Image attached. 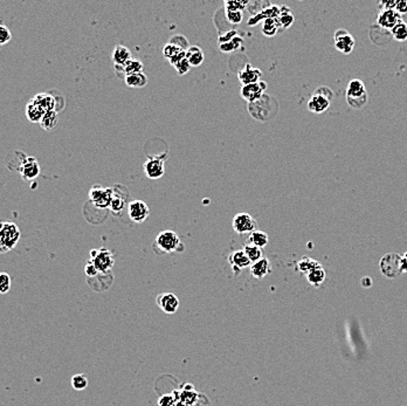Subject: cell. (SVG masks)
I'll return each mask as SVG.
<instances>
[{
  "label": "cell",
  "mask_w": 407,
  "mask_h": 406,
  "mask_svg": "<svg viewBox=\"0 0 407 406\" xmlns=\"http://www.w3.org/2000/svg\"><path fill=\"white\" fill-rule=\"evenodd\" d=\"M368 100L369 96L364 82L359 78L350 81L346 88V102L349 106L353 109H362L368 103Z\"/></svg>",
  "instance_id": "1"
},
{
  "label": "cell",
  "mask_w": 407,
  "mask_h": 406,
  "mask_svg": "<svg viewBox=\"0 0 407 406\" xmlns=\"http://www.w3.org/2000/svg\"><path fill=\"white\" fill-rule=\"evenodd\" d=\"M20 237L21 233L17 224L0 221V253L13 250Z\"/></svg>",
  "instance_id": "2"
},
{
  "label": "cell",
  "mask_w": 407,
  "mask_h": 406,
  "mask_svg": "<svg viewBox=\"0 0 407 406\" xmlns=\"http://www.w3.org/2000/svg\"><path fill=\"white\" fill-rule=\"evenodd\" d=\"M333 99V90L328 87H320L314 91L308 101V109L314 114H322L327 111Z\"/></svg>",
  "instance_id": "3"
},
{
  "label": "cell",
  "mask_w": 407,
  "mask_h": 406,
  "mask_svg": "<svg viewBox=\"0 0 407 406\" xmlns=\"http://www.w3.org/2000/svg\"><path fill=\"white\" fill-rule=\"evenodd\" d=\"M379 269L384 276L396 279L402 275V257L397 253H387L379 261Z\"/></svg>",
  "instance_id": "4"
},
{
  "label": "cell",
  "mask_w": 407,
  "mask_h": 406,
  "mask_svg": "<svg viewBox=\"0 0 407 406\" xmlns=\"http://www.w3.org/2000/svg\"><path fill=\"white\" fill-rule=\"evenodd\" d=\"M90 261L95 265L97 270L101 274L109 273L115 265L112 253L107 248H100V250H91Z\"/></svg>",
  "instance_id": "5"
},
{
  "label": "cell",
  "mask_w": 407,
  "mask_h": 406,
  "mask_svg": "<svg viewBox=\"0 0 407 406\" xmlns=\"http://www.w3.org/2000/svg\"><path fill=\"white\" fill-rule=\"evenodd\" d=\"M154 244H156V247L159 248L164 253H172V252L178 251L182 242L176 232L166 229V231L160 232L157 235Z\"/></svg>",
  "instance_id": "6"
},
{
  "label": "cell",
  "mask_w": 407,
  "mask_h": 406,
  "mask_svg": "<svg viewBox=\"0 0 407 406\" xmlns=\"http://www.w3.org/2000/svg\"><path fill=\"white\" fill-rule=\"evenodd\" d=\"M113 190L110 187H103L101 185H95L89 191V200L93 205L99 209H108L113 197Z\"/></svg>",
  "instance_id": "7"
},
{
  "label": "cell",
  "mask_w": 407,
  "mask_h": 406,
  "mask_svg": "<svg viewBox=\"0 0 407 406\" xmlns=\"http://www.w3.org/2000/svg\"><path fill=\"white\" fill-rule=\"evenodd\" d=\"M333 43H335L336 49L338 52L348 55L350 53H352L356 41L355 37L351 36L349 31H346L345 28H338L333 34Z\"/></svg>",
  "instance_id": "8"
},
{
  "label": "cell",
  "mask_w": 407,
  "mask_h": 406,
  "mask_svg": "<svg viewBox=\"0 0 407 406\" xmlns=\"http://www.w3.org/2000/svg\"><path fill=\"white\" fill-rule=\"evenodd\" d=\"M232 226L238 234H251L252 232L257 231L258 221L249 213H238L233 218Z\"/></svg>",
  "instance_id": "9"
},
{
  "label": "cell",
  "mask_w": 407,
  "mask_h": 406,
  "mask_svg": "<svg viewBox=\"0 0 407 406\" xmlns=\"http://www.w3.org/2000/svg\"><path fill=\"white\" fill-rule=\"evenodd\" d=\"M144 174L150 179H159L165 174V155L149 157L143 165Z\"/></svg>",
  "instance_id": "10"
},
{
  "label": "cell",
  "mask_w": 407,
  "mask_h": 406,
  "mask_svg": "<svg viewBox=\"0 0 407 406\" xmlns=\"http://www.w3.org/2000/svg\"><path fill=\"white\" fill-rule=\"evenodd\" d=\"M17 170L20 172L21 177H23L25 181H34L41 172L40 164L36 157L28 156H25L24 159L20 160Z\"/></svg>",
  "instance_id": "11"
},
{
  "label": "cell",
  "mask_w": 407,
  "mask_h": 406,
  "mask_svg": "<svg viewBox=\"0 0 407 406\" xmlns=\"http://www.w3.org/2000/svg\"><path fill=\"white\" fill-rule=\"evenodd\" d=\"M128 215L132 221L140 224L148 219L150 215V209L143 200H132L128 205Z\"/></svg>",
  "instance_id": "12"
},
{
  "label": "cell",
  "mask_w": 407,
  "mask_h": 406,
  "mask_svg": "<svg viewBox=\"0 0 407 406\" xmlns=\"http://www.w3.org/2000/svg\"><path fill=\"white\" fill-rule=\"evenodd\" d=\"M400 21H403L402 15L396 9H381L377 18V24L384 30L389 31H392Z\"/></svg>",
  "instance_id": "13"
},
{
  "label": "cell",
  "mask_w": 407,
  "mask_h": 406,
  "mask_svg": "<svg viewBox=\"0 0 407 406\" xmlns=\"http://www.w3.org/2000/svg\"><path fill=\"white\" fill-rule=\"evenodd\" d=\"M157 304L165 314H175L178 310L179 298L173 293H160L156 298Z\"/></svg>",
  "instance_id": "14"
},
{
  "label": "cell",
  "mask_w": 407,
  "mask_h": 406,
  "mask_svg": "<svg viewBox=\"0 0 407 406\" xmlns=\"http://www.w3.org/2000/svg\"><path fill=\"white\" fill-rule=\"evenodd\" d=\"M267 90V83L263 81H259L258 83L247 84V86H242L241 88V96L245 99L248 103H253L259 99H261Z\"/></svg>",
  "instance_id": "15"
},
{
  "label": "cell",
  "mask_w": 407,
  "mask_h": 406,
  "mask_svg": "<svg viewBox=\"0 0 407 406\" xmlns=\"http://www.w3.org/2000/svg\"><path fill=\"white\" fill-rule=\"evenodd\" d=\"M261 76H262L261 69L254 68L253 66L249 64L246 65L244 69H241L238 73V78L240 82L242 83V86L258 83L259 81H261Z\"/></svg>",
  "instance_id": "16"
},
{
  "label": "cell",
  "mask_w": 407,
  "mask_h": 406,
  "mask_svg": "<svg viewBox=\"0 0 407 406\" xmlns=\"http://www.w3.org/2000/svg\"><path fill=\"white\" fill-rule=\"evenodd\" d=\"M228 262H229V265L232 266V268L235 270V274H238V272L240 273L242 269L247 268V267H251L252 265V262L249 261L247 256L245 254L244 250L235 251V252H233L232 254H229Z\"/></svg>",
  "instance_id": "17"
},
{
  "label": "cell",
  "mask_w": 407,
  "mask_h": 406,
  "mask_svg": "<svg viewBox=\"0 0 407 406\" xmlns=\"http://www.w3.org/2000/svg\"><path fill=\"white\" fill-rule=\"evenodd\" d=\"M271 272V266L269 260L267 258H262L261 260L251 265V274L255 279H263Z\"/></svg>",
  "instance_id": "18"
},
{
  "label": "cell",
  "mask_w": 407,
  "mask_h": 406,
  "mask_svg": "<svg viewBox=\"0 0 407 406\" xmlns=\"http://www.w3.org/2000/svg\"><path fill=\"white\" fill-rule=\"evenodd\" d=\"M173 396H175L177 402L182 401V402L186 403V404L192 406V404H194L195 401H197L198 392L194 391L193 385H191V384H187V385H185L184 388H183L182 391L173 392Z\"/></svg>",
  "instance_id": "19"
},
{
  "label": "cell",
  "mask_w": 407,
  "mask_h": 406,
  "mask_svg": "<svg viewBox=\"0 0 407 406\" xmlns=\"http://www.w3.org/2000/svg\"><path fill=\"white\" fill-rule=\"evenodd\" d=\"M131 56L132 55H131L130 49L127 48L125 46L118 45L113 48L111 59L115 66H117V67H123V66L127 64L128 61H130V60L132 59Z\"/></svg>",
  "instance_id": "20"
},
{
  "label": "cell",
  "mask_w": 407,
  "mask_h": 406,
  "mask_svg": "<svg viewBox=\"0 0 407 406\" xmlns=\"http://www.w3.org/2000/svg\"><path fill=\"white\" fill-rule=\"evenodd\" d=\"M25 112H26V117L28 121L32 122V123H40L43 115H45V111L39 106L36 105L32 100L26 105Z\"/></svg>",
  "instance_id": "21"
},
{
  "label": "cell",
  "mask_w": 407,
  "mask_h": 406,
  "mask_svg": "<svg viewBox=\"0 0 407 406\" xmlns=\"http://www.w3.org/2000/svg\"><path fill=\"white\" fill-rule=\"evenodd\" d=\"M32 101L36 105L40 107L43 111H50V110H55V100L52 95H48V94L45 93H40L36 95L32 99Z\"/></svg>",
  "instance_id": "22"
},
{
  "label": "cell",
  "mask_w": 407,
  "mask_h": 406,
  "mask_svg": "<svg viewBox=\"0 0 407 406\" xmlns=\"http://www.w3.org/2000/svg\"><path fill=\"white\" fill-rule=\"evenodd\" d=\"M186 59L191 67H198L204 62L205 55L203 50L198 46H190V48L186 50Z\"/></svg>",
  "instance_id": "23"
},
{
  "label": "cell",
  "mask_w": 407,
  "mask_h": 406,
  "mask_svg": "<svg viewBox=\"0 0 407 406\" xmlns=\"http://www.w3.org/2000/svg\"><path fill=\"white\" fill-rule=\"evenodd\" d=\"M118 69L119 73H122L125 75V76H128V75H134V74H138V73H143L144 71V65L142 64L140 60H135V59H131L130 61H128L127 64H125L123 67H117L116 66V71Z\"/></svg>",
  "instance_id": "24"
},
{
  "label": "cell",
  "mask_w": 407,
  "mask_h": 406,
  "mask_svg": "<svg viewBox=\"0 0 407 406\" xmlns=\"http://www.w3.org/2000/svg\"><path fill=\"white\" fill-rule=\"evenodd\" d=\"M59 123V116L56 110H50V111L45 112L42 119H41L40 125L43 130L46 131H52L56 128V125Z\"/></svg>",
  "instance_id": "25"
},
{
  "label": "cell",
  "mask_w": 407,
  "mask_h": 406,
  "mask_svg": "<svg viewBox=\"0 0 407 406\" xmlns=\"http://www.w3.org/2000/svg\"><path fill=\"white\" fill-rule=\"evenodd\" d=\"M248 241L249 245H253V246H257L262 250V248L266 247L268 244V235L266 232L257 229V231L252 232L251 234H249Z\"/></svg>",
  "instance_id": "26"
},
{
  "label": "cell",
  "mask_w": 407,
  "mask_h": 406,
  "mask_svg": "<svg viewBox=\"0 0 407 406\" xmlns=\"http://www.w3.org/2000/svg\"><path fill=\"white\" fill-rule=\"evenodd\" d=\"M307 280L310 285L315 286V287H320L322 283L326 280V272H324L323 267L320 266L317 268L312 269L311 272H309L307 275Z\"/></svg>",
  "instance_id": "27"
},
{
  "label": "cell",
  "mask_w": 407,
  "mask_h": 406,
  "mask_svg": "<svg viewBox=\"0 0 407 406\" xmlns=\"http://www.w3.org/2000/svg\"><path fill=\"white\" fill-rule=\"evenodd\" d=\"M125 84L130 88H143L148 84V77L144 73H138L125 76Z\"/></svg>",
  "instance_id": "28"
},
{
  "label": "cell",
  "mask_w": 407,
  "mask_h": 406,
  "mask_svg": "<svg viewBox=\"0 0 407 406\" xmlns=\"http://www.w3.org/2000/svg\"><path fill=\"white\" fill-rule=\"evenodd\" d=\"M277 24H279L280 27L285 28V30L289 28L294 24V17L290 13L289 7H286V6L280 7V15L277 18Z\"/></svg>",
  "instance_id": "29"
},
{
  "label": "cell",
  "mask_w": 407,
  "mask_h": 406,
  "mask_svg": "<svg viewBox=\"0 0 407 406\" xmlns=\"http://www.w3.org/2000/svg\"><path fill=\"white\" fill-rule=\"evenodd\" d=\"M320 266H321V263L318 262V261L312 260V259H310V258H308V257L302 258V259L299 260L298 262H297V269H298L301 273L305 274V275H307V274H308L309 272H311L312 269L317 268V267H320Z\"/></svg>",
  "instance_id": "30"
},
{
  "label": "cell",
  "mask_w": 407,
  "mask_h": 406,
  "mask_svg": "<svg viewBox=\"0 0 407 406\" xmlns=\"http://www.w3.org/2000/svg\"><path fill=\"white\" fill-rule=\"evenodd\" d=\"M244 252L252 263L257 262V261L261 260L263 258L262 250L257 246H253V245H249V244L246 245V246L244 247Z\"/></svg>",
  "instance_id": "31"
},
{
  "label": "cell",
  "mask_w": 407,
  "mask_h": 406,
  "mask_svg": "<svg viewBox=\"0 0 407 406\" xmlns=\"http://www.w3.org/2000/svg\"><path fill=\"white\" fill-rule=\"evenodd\" d=\"M392 37L397 41H406L407 40V24L405 21H400L398 25H396L392 31Z\"/></svg>",
  "instance_id": "32"
},
{
  "label": "cell",
  "mask_w": 407,
  "mask_h": 406,
  "mask_svg": "<svg viewBox=\"0 0 407 406\" xmlns=\"http://www.w3.org/2000/svg\"><path fill=\"white\" fill-rule=\"evenodd\" d=\"M277 19H267L262 23V33L266 37H274L277 33Z\"/></svg>",
  "instance_id": "33"
},
{
  "label": "cell",
  "mask_w": 407,
  "mask_h": 406,
  "mask_svg": "<svg viewBox=\"0 0 407 406\" xmlns=\"http://www.w3.org/2000/svg\"><path fill=\"white\" fill-rule=\"evenodd\" d=\"M72 386L73 389L77 390V391H82L88 386V378L86 374L83 373H76L72 377Z\"/></svg>",
  "instance_id": "34"
},
{
  "label": "cell",
  "mask_w": 407,
  "mask_h": 406,
  "mask_svg": "<svg viewBox=\"0 0 407 406\" xmlns=\"http://www.w3.org/2000/svg\"><path fill=\"white\" fill-rule=\"evenodd\" d=\"M182 52H184V50H183L182 48H179L178 46L173 45V43H170V42H168L165 46L163 47V55H164V58L168 59L169 61H170V60H171V59L176 58V56L178 55V54H181Z\"/></svg>",
  "instance_id": "35"
},
{
  "label": "cell",
  "mask_w": 407,
  "mask_h": 406,
  "mask_svg": "<svg viewBox=\"0 0 407 406\" xmlns=\"http://www.w3.org/2000/svg\"><path fill=\"white\" fill-rule=\"evenodd\" d=\"M12 279L7 273L0 272V294H7L11 289Z\"/></svg>",
  "instance_id": "36"
},
{
  "label": "cell",
  "mask_w": 407,
  "mask_h": 406,
  "mask_svg": "<svg viewBox=\"0 0 407 406\" xmlns=\"http://www.w3.org/2000/svg\"><path fill=\"white\" fill-rule=\"evenodd\" d=\"M225 9L226 11H244L246 6L248 5L247 1H240V0H229V1H225Z\"/></svg>",
  "instance_id": "37"
},
{
  "label": "cell",
  "mask_w": 407,
  "mask_h": 406,
  "mask_svg": "<svg viewBox=\"0 0 407 406\" xmlns=\"http://www.w3.org/2000/svg\"><path fill=\"white\" fill-rule=\"evenodd\" d=\"M242 40L239 39V37H234V39L232 40V41L229 42H223V43H219V48L222 52L223 53H229V52H233V50H235L238 47L240 46V43H241Z\"/></svg>",
  "instance_id": "38"
},
{
  "label": "cell",
  "mask_w": 407,
  "mask_h": 406,
  "mask_svg": "<svg viewBox=\"0 0 407 406\" xmlns=\"http://www.w3.org/2000/svg\"><path fill=\"white\" fill-rule=\"evenodd\" d=\"M125 206V203H124V199H123L122 197L119 196H116V194H113L112 199H111V203H110V206L109 209L112 211V212H121V211L124 209Z\"/></svg>",
  "instance_id": "39"
},
{
  "label": "cell",
  "mask_w": 407,
  "mask_h": 406,
  "mask_svg": "<svg viewBox=\"0 0 407 406\" xmlns=\"http://www.w3.org/2000/svg\"><path fill=\"white\" fill-rule=\"evenodd\" d=\"M170 43H173V45H176V46H178L179 48H182L183 50H187L188 48H190V46H188V42H187V40H186V37H183V36H175V37H171V40H170L169 41Z\"/></svg>",
  "instance_id": "40"
},
{
  "label": "cell",
  "mask_w": 407,
  "mask_h": 406,
  "mask_svg": "<svg viewBox=\"0 0 407 406\" xmlns=\"http://www.w3.org/2000/svg\"><path fill=\"white\" fill-rule=\"evenodd\" d=\"M173 67H175V69L177 71V73H178L179 75H184V74H186V73H188V71H190V69L192 68L191 65L188 64V61H187V59H186V56H185V58L183 59V60H181V61H179L178 64H176L175 66H173Z\"/></svg>",
  "instance_id": "41"
},
{
  "label": "cell",
  "mask_w": 407,
  "mask_h": 406,
  "mask_svg": "<svg viewBox=\"0 0 407 406\" xmlns=\"http://www.w3.org/2000/svg\"><path fill=\"white\" fill-rule=\"evenodd\" d=\"M12 33L7 27L4 25H0V47L6 45V43L11 41Z\"/></svg>",
  "instance_id": "42"
},
{
  "label": "cell",
  "mask_w": 407,
  "mask_h": 406,
  "mask_svg": "<svg viewBox=\"0 0 407 406\" xmlns=\"http://www.w3.org/2000/svg\"><path fill=\"white\" fill-rule=\"evenodd\" d=\"M226 17L229 23L240 24L244 18V13L241 11H226Z\"/></svg>",
  "instance_id": "43"
},
{
  "label": "cell",
  "mask_w": 407,
  "mask_h": 406,
  "mask_svg": "<svg viewBox=\"0 0 407 406\" xmlns=\"http://www.w3.org/2000/svg\"><path fill=\"white\" fill-rule=\"evenodd\" d=\"M177 399L173 395H163L158 399V406H176Z\"/></svg>",
  "instance_id": "44"
},
{
  "label": "cell",
  "mask_w": 407,
  "mask_h": 406,
  "mask_svg": "<svg viewBox=\"0 0 407 406\" xmlns=\"http://www.w3.org/2000/svg\"><path fill=\"white\" fill-rule=\"evenodd\" d=\"M84 273H86V275H87L88 279L95 278V276H97V275H99V274H100V272H99V270H97L95 265H94V263L91 262L90 260L88 261L86 267H84Z\"/></svg>",
  "instance_id": "45"
},
{
  "label": "cell",
  "mask_w": 407,
  "mask_h": 406,
  "mask_svg": "<svg viewBox=\"0 0 407 406\" xmlns=\"http://www.w3.org/2000/svg\"><path fill=\"white\" fill-rule=\"evenodd\" d=\"M394 9H396L400 15L407 13V0H399V1H397L396 8Z\"/></svg>",
  "instance_id": "46"
},
{
  "label": "cell",
  "mask_w": 407,
  "mask_h": 406,
  "mask_svg": "<svg viewBox=\"0 0 407 406\" xmlns=\"http://www.w3.org/2000/svg\"><path fill=\"white\" fill-rule=\"evenodd\" d=\"M234 37H236V31H231V32H227L225 36L219 37V43L229 42V41H232Z\"/></svg>",
  "instance_id": "47"
},
{
  "label": "cell",
  "mask_w": 407,
  "mask_h": 406,
  "mask_svg": "<svg viewBox=\"0 0 407 406\" xmlns=\"http://www.w3.org/2000/svg\"><path fill=\"white\" fill-rule=\"evenodd\" d=\"M361 285L364 288H370L372 286V279L369 278V276H364V278L361 280Z\"/></svg>",
  "instance_id": "48"
},
{
  "label": "cell",
  "mask_w": 407,
  "mask_h": 406,
  "mask_svg": "<svg viewBox=\"0 0 407 406\" xmlns=\"http://www.w3.org/2000/svg\"><path fill=\"white\" fill-rule=\"evenodd\" d=\"M402 266L403 272H407V252L402 257Z\"/></svg>",
  "instance_id": "49"
},
{
  "label": "cell",
  "mask_w": 407,
  "mask_h": 406,
  "mask_svg": "<svg viewBox=\"0 0 407 406\" xmlns=\"http://www.w3.org/2000/svg\"><path fill=\"white\" fill-rule=\"evenodd\" d=\"M176 406H190L188 404H186V403L182 402V401H178L176 403Z\"/></svg>",
  "instance_id": "50"
}]
</instances>
